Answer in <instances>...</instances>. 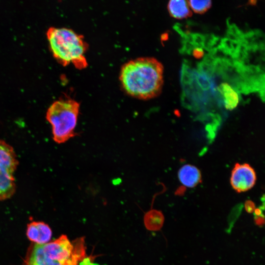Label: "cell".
<instances>
[{
	"mask_svg": "<svg viewBox=\"0 0 265 265\" xmlns=\"http://www.w3.org/2000/svg\"><path fill=\"white\" fill-rule=\"evenodd\" d=\"M80 108V103L69 97L59 98L49 107L46 118L52 126L54 142L64 143L76 135Z\"/></svg>",
	"mask_w": 265,
	"mask_h": 265,
	"instance_id": "4",
	"label": "cell"
},
{
	"mask_svg": "<svg viewBox=\"0 0 265 265\" xmlns=\"http://www.w3.org/2000/svg\"><path fill=\"white\" fill-rule=\"evenodd\" d=\"M84 238L71 241L66 235L43 244L32 243L22 265H78L86 256Z\"/></svg>",
	"mask_w": 265,
	"mask_h": 265,
	"instance_id": "2",
	"label": "cell"
},
{
	"mask_svg": "<svg viewBox=\"0 0 265 265\" xmlns=\"http://www.w3.org/2000/svg\"><path fill=\"white\" fill-rule=\"evenodd\" d=\"M221 95L223 104L227 109L233 110L237 107L239 102V96L233 86L229 83L223 82L217 87Z\"/></svg>",
	"mask_w": 265,
	"mask_h": 265,
	"instance_id": "9",
	"label": "cell"
},
{
	"mask_svg": "<svg viewBox=\"0 0 265 265\" xmlns=\"http://www.w3.org/2000/svg\"><path fill=\"white\" fill-rule=\"evenodd\" d=\"M50 49L63 66L70 63L81 69L87 66L85 54L88 48L83 36L66 27H50L47 32Z\"/></svg>",
	"mask_w": 265,
	"mask_h": 265,
	"instance_id": "3",
	"label": "cell"
},
{
	"mask_svg": "<svg viewBox=\"0 0 265 265\" xmlns=\"http://www.w3.org/2000/svg\"><path fill=\"white\" fill-rule=\"evenodd\" d=\"M245 209L248 213H252L255 209V205L251 200H247L245 202Z\"/></svg>",
	"mask_w": 265,
	"mask_h": 265,
	"instance_id": "12",
	"label": "cell"
},
{
	"mask_svg": "<svg viewBox=\"0 0 265 265\" xmlns=\"http://www.w3.org/2000/svg\"><path fill=\"white\" fill-rule=\"evenodd\" d=\"M257 176L254 169L246 163H237L233 167L230 177V184L238 192L246 191L256 184Z\"/></svg>",
	"mask_w": 265,
	"mask_h": 265,
	"instance_id": "6",
	"label": "cell"
},
{
	"mask_svg": "<svg viewBox=\"0 0 265 265\" xmlns=\"http://www.w3.org/2000/svg\"><path fill=\"white\" fill-rule=\"evenodd\" d=\"M167 9L170 15L177 19L186 18L191 15V11L186 0H170L168 3Z\"/></svg>",
	"mask_w": 265,
	"mask_h": 265,
	"instance_id": "10",
	"label": "cell"
},
{
	"mask_svg": "<svg viewBox=\"0 0 265 265\" xmlns=\"http://www.w3.org/2000/svg\"><path fill=\"white\" fill-rule=\"evenodd\" d=\"M264 208H261V207L258 208H255V209L254 210L253 212L254 216H257L264 215L263 212Z\"/></svg>",
	"mask_w": 265,
	"mask_h": 265,
	"instance_id": "14",
	"label": "cell"
},
{
	"mask_svg": "<svg viewBox=\"0 0 265 265\" xmlns=\"http://www.w3.org/2000/svg\"><path fill=\"white\" fill-rule=\"evenodd\" d=\"M187 2L191 9L199 14L205 13L212 5L211 0H189Z\"/></svg>",
	"mask_w": 265,
	"mask_h": 265,
	"instance_id": "11",
	"label": "cell"
},
{
	"mask_svg": "<svg viewBox=\"0 0 265 265\" xmlns=\"http://www.w3.org/2000/svg\"><path fill=\"white\" fill-rule=\"evenodd\" d=\"M178 174L180 182L187 187H194L202 181L200 171L197 167L191 164L182 166L179 170Z\"/></svg>",
	"mask_w": 265,
	"mask_h": 265,
	"instance_id": "8",
	"label": "cell"
},
{
	"mask_svg": "<svg viewBox=\"0 0 265 265\" xmlns=\"http://www.w3.org/2000/svg\"><path fill=\"white\" fill-rule=\"evenodd\" d=\"M18 165L13 148L0 139V201L10 198L15 193L14 173Z\"/></svg>",
	"mask_w": 265,
	"mask_h": 265,
	"instance_id": "5",
	"label": "cell"
},
{
	"mask_svg": "<svg viewBox=\"0 0 265 265\" xmlns=\"http://www.w3.org/2000/svg\"><path fill=\"white\" fill-rule=\"evenodd\" d=\"M254 220L255 223L260 226H263L265 223V216L264 215L254 216Z\"/></svg>",
	"mask_w": 265,
	"mask_h": 265,
	"instance_id": "13",
	"label": "cell"
},
{
	"mask_svg": "<svg viewBox=\"0 0 265 265\" xmlns=\"http://www.w3.org/2000/svg\"><path fill=\"white\" fill-rule=\"evenodd\" d=\"M26 234L33 243L43 244L51 240L52 231L49 226L44 222L33 221L27 225Z\"/></svg>",
	"mask_w": 265,
	"mask_h": 265,
	"instance_id": "7",
	"label": "cell"
},
{
	"mask_svg": "<svg viewBox=\"0 0 265 265\" xmlns=\"http://www.w3.org/2000/svg\"><path fill=\"white\" fill-rule=\"evenodd\" d=\"M163 74V65L158 60L152 57H140L123 64L119 80L128 95L148 100L157 97L161 92Z\"/></svg>",
	"mask_w": 265,
	"mask_h": 265,
	"instance_id": "1",
	"label": "cell"
}]
</instances>
